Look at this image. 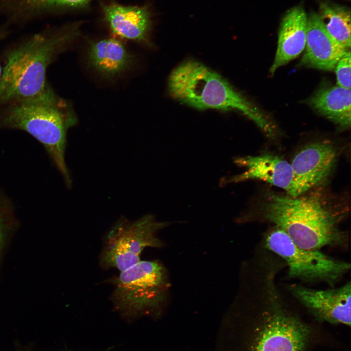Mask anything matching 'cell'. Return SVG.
<instances>
[{"instance_id":"ba28073f","label":"cell","mask_w":351,"mask_h":351,"mask_svg":"<svg viewBox=\"0 0 351 351\" xmlns=\"http://www.w3.org/2000/svg\"><path fill=\"white\" fill-rule=\"evenodd\" d=\"M168 225L151 214L133 221L120 219L106 235L99 257L101 265L121 272L137 263L145 248L163 246L156 234Z\"/></svg>"},{"instance_id":"9a60e30c","label":"cell","mask_w":351,"mask_h":351,"mask_svg":"<svg viewBox=\"0 0 351 351\" xmlns=\"http://www.w3.org/2000/svg\"><path fill=\"white\" fill-rule=\"evenodd\" d=\"M134 56L120 40L108 38L90 42L88 63L102 76L112 78L131 65Z\"/></svg>"},{"instance_id":"7a4b0ae2","label":"cell","mask_w":351,"mask_h":351,"mask_svg":"<svg viewBox=\"0 0 351 351\" xmlns=\"http://www.w3.org/2000/svg\"><path fill=\"white\" fill-rule=\"evenodd\" d=\"M78 24L36 34L7 56L0 79V103L31 98L49 86L46 71L56 57L78 35Z\"/></svg>"},{"instance_id":"8fae6325","label":"cell","mask_w":351,"mask_h":351,"mask_svg":"<svg viewBox=\"0 0 351 351\" xmlns=\"http://www.w3.org/2000/svg\"><path fill=\"white\" fill-rule=\"evenodd\" d=\"M305 51L301 62L315 69L332 71L348 48L338 43L328 32L318 14L308 16Z\"/></svg>"},{"instance_id":"d6986e66","label":"cell","mask_w":351,"mask_h":351,"mask_svg":"<svg viewBox=\"0 0 351 351\" xmlns=\"http://www.w3.org/2000/svg\"><path fill=\"white\" fill-rule=\"evenodd\" d=\"M11 200L0 191V254L8 233L16 224Z\"/></svg>"},{"instance_id":"44dd1931","label":"cell","mask_w":351,"mask_h":351,"mask_svg":"<svg viewBox=\"0 0 351 351\" xmlns=\"http://www.w3.org/2000/svg\"><path fill=\"white\" fill-rule=\"evenodd\" d=\"M1 69H0V79L1 78Z\"/></svg>"},{"instance_id":"277c9868","label":"cell","mask_w":351,"mask_h":351,"mask_svg":"<svg viewBox=\"0 0 351 351\" xmlns=\"http://www.w3.org/2000/svg\"><path fill=\"white\" fill-rule=\"evenodd\" d=\"M168 87L174 98L194 108L238 111L267 135L273 134L272 124L258 108L221 75L199 61L188 60L176 67L169 76Z\"/></svg>"},{"instance_id":"52a82bcc","label":"cell","mask_w":351,"mask_h":351,"mask_svg":"<svg viewBox=\"0 0 351 351\" xmlns=\"http://www.w3.org/2000/svg\"><path fill=\"white\" fill-rule=\"evenodd\" d=\"M263 245L285 262L290 277L304 282H323L333 286L351 269L350 263L331 257L320 250L300 248L275 227L265 234Z\"/></svg>"},{"instance_id":"4fadbf2b","label":"cell","mask_w":351,"mask_h":351,"mask_svg":"<svg viewBox=\"0 0 351 351\" xmlns=\"http://www.w3.org/2000/svg\"><path fill=\"white\" fill-rule=\"evenodd\" d=\"M308 16L304 8L294 7L288 11L282 19L278 43L271 74L297 57L304 50L307 37Z\"/></svg>"},{"instance_id":"3957f363","label":"cell","mask_w":351,"mask_h":351,"mask_svg":"<svg viewBox=\"0 0 351 351\" xmlns=\"http://www.w3.org/2000/svg\"><path fill=\"white\" fill-rule=\"evenodd\" d=\"M8 104L0 114V129L21 130L35 138L44 147L67 187H71L65 161L66 135L77 121L66 102L48 86L37 97Z\"/></svg>"},{"instance_id":"5b68a950","label":"cell","mask_w":351,"mask_h":351,"mask_svg":"<svg viewBox=\"0 0 351 351\" xmlns=\"http://www.w3.org/2000/svg\"><path fill=\"white\" fill-rule=\"evenodd\" d=\"M275 280H261L251 293L263 324L256 351H305L309 329L287 311Z\"/></svg>"},{"instance_id":"e0dca14e","label":"cell","mask_w":351,"mask_h":351,"mask_svg":"<svg viewBox=\"0 0 351 351\" xmlns=\"http://www.w3.org/2000/svg\"><path fill=\"white\" fill-rule=\"evenodd\" d=\"M93 0H0L3 8L15 21H23L42 16L51 12L86 7Z\"/></svg>"},{"instance_id":"5bb4252c","label":"cell","mask_w":351,"mask_h":351,"mask_svg":"<svg viewBox=\"0 0 351 351\" xmlns=\"http://www.w3.org/2000/svg\"><path fill=\"white\" fill-rule=\"evenodd\" d=\"M103 9L113 33L122 38L149 43L152 19L147 7L110 4L105 5Z\"/></svg>"},{"instance_id":"2e32d148","label":"cell","mask_w":351,"mask_h":351,"mask_svg":"<svg viewBox=\"0 0 351 351\" xmlns=\"http://www.w3.org/2000/svg\"><path fill=\"white\" fill-rule=\"evenodd\" d=\"M351 89L339 86L318 90L311 98L312 107L340 127L351 126Z\"/></svg>"},{"instance_id":"7c38bea8","label":"cell","mask_w":351,"mask_h":351,"mask_svg":"<svg viewBox=\"0 0 351 351\" xmlns=\"http://www.w3.org/2000/svg\"><path fill=\"white\" fill-rule=\"evenodd\" d=\"M235 163L246 171L234 176L224 183L237 182L248 179H259L290 192L293 180L291 164L281 157L271 154L237 157Z\"/></svg>"},{"instance_id":"ffe728a7","label":"cell","mask_w":351,"mask_h":351,"mask_svg":"<svg viewBox=\"0 0 351 351\" xmlns=\"http://www.w3.org/2000/svg\"><path fill=\"white\" fill-rule=\"evenodd\" d=\"M351 52L345 53L335 67L337 86L351 89Z\"/></svg>"},{"instance_id":"9c48e42d","label":"cell","mask_w":351,"mask_h":351,"mask_svg":"<svg viewBox=\"0 0 351 351\" xmlns=\"http://www.w3.org/2000/svg\"><path fill=\"white\" fill-rule=\"evenodd\" d=\"M337 156L335 147L329 142L318 141L305 146L291 164L293 180L288 195L293 197L300 196L323 182L331 174Z\"/></svg>"},{"instance_id":"30bf717a","label":"cell","mask_w":351,"mask_h":351,"mask_svg":"<svg viewBox=\"0 0 351 351\" xmlns=\"http://www.w3.org/2000/svg\"><path fill=\"white\" fill-rule=\"evenodd\" d=\"M287 289L293 297L315 317L327 322L351 325L350 281L341 287L316 290L291 284Z\"/></svg>"},{"instance_id":"8992f818","label":"cell","mask_w":351,"mask_h":351,"mask_svg":"<svg viewBox=\"0 0 351 351\" xmlns=\"http://www.w3.org/2000/svg\"><path fill=\"white\" fill-rule=\"evenodd\" d=\"M111 281L114 289L111 300L116 309L127 317L158 310L169 286L167 271L157 260L140 261Z\"/></svg>"},{"instance_id":"7402d4cb","label":"cell","mask_w":351,"mask_h":351,"mask_svg":"<svg viewBox=\"0 0 351 351\" xmlns=\"http://www.w3.org/2000/svg\"><path fill=\"white\" fill-rule=\"evenodd\" d=\"M62 351H70V350H65Z\"/></svg>"},{"instance_id":"ac0fdd59","label":"cell","mask_w":351,"mask_h":351,"mask_svg":"<svg viewBox=\"0 0 351 351\" xmlns=\"http://www.w3.org/2000/svg\"><path fill=\"white\" fill-rule=\"evenodd\" d=\"M321 20L329 34L347 48L351 47V11L350 9L327 1L319 4Z\"/></svg>"},{"instance_id":"6da1fadb","label":"cell","mask_w":351,"mask_h":351,"mask_svg":"<svg viewBox=\"0 0 351 351\" xmlns=\"http://www.w3.org/2000/svg\"><path fill=\"white\" fill-rule=\"evenodd\" d=\"M260 212L263 220L283 231L303 249L347 246V234L339 228L338 218L320 195L269 194Z\"/></svg>"}]
</instances>
